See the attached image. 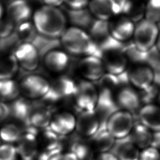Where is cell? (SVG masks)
<instances>
[{
	"mask_svg": "<svg viewBox=\"0 0 160 160\" xmlns=\"http://www.w3.org/2000/svg\"><path fill=\"white\" fill-rule=\"evenodd\" d=\"M54 160H78V159L75 153L70 151L62 154H59V155L55 157Z\"/></svg>",
	"mask_w": 160,
	"mask_h": 160,
	"instance_id": "obj_40",
	"label": "cell"
},
{
	"mask_svg": "<svg viewBox=\"0 0 160 160\" xmlns=\"http://www.w3.org/2000/svg\"><path fill=\"white\" fill-rule=\"evenodd\" d=\"M60 38L65 50L72 55L102 57L99 47L83 29L76 27L67 28Z\"/></svg>",
	"mask_w": 160,
	"mask_h": 160,
	"instance_id": "obj_2",
	"label": "cell"
},
{
	"mask_svg": "<svg viewBox=\"0 0 160 160\" xmlns=\"http://www.w3.org/2000/svg\"><path fill=\"white\" fill-rule=\"evenodd\" d=\"M20 92L30 99L45 98L49 93L51 83L42 76L30 74L22 78L19 83Z\"/></svg>",
	"mask_w": 160,
	"mask_h": 160,
	"instance_id": "obj_6",
	"label": "cell"
},
{
	"mask_svg": "<svg viewBox=\"0 0 160 160\" xmlns=\"http://www.w3.org/2000/svg\"><path fill=\"white\" fill-rule=\"evenodd\" d=\"M145 19L157 24L160 22V0H149L145 7Z\"/></svg>",
	"mask_w": 160,
	"mask_h": 160,
	"instance_id": "obj_31",
	"label": "cell"
},
{
	"mask_svg": "<svg viewBox=\"0 0 160 160\" xmlns=\"http://www.w3.org/2000/svg\"><path fill=\"white\" fill-rule=\"evenodd\" d=\"M3 14H4V8L2 4L0 2V20L2 19Z\"/></svg>",
	"mask_w": 160,
	"mask_h": 160,
	"instance_id": "obj_45",
	"label": "cell"
},
{
	"mask_svg": "<svg viewBox=\"0 0 160 160\" xmlns=\"http://www.w3.org/2000/svg\"><path fill=\"white\" fill-rule=\"evenodd\" d=\"M71 17L72 20L76 24L82 27L88 28L89 29L94 22L92 21V14L89 10L85 9L71 10ZM82 29V28H81Z\"/></svg>",
	"mask_w": 160,
	"mask_h": 160,
	"instance_id": "obj_29",
	"label": "cell"
},
{
	"mask_svg": "<svg viewBox=\"0 0 160 160\" xmlns=\"http://www.w3.org/2000/svg\"><path fill=\"white\" fill-rule=\"evenodd\" d=\"M9 109L7 108L4 102H0V123L7 118L9 113Z\"/></svg>",
	"mask_w": 160,
	"mask_h": 160,
	"instance_id": "obj_41",
	"label": "cell"
},
{
	"mask_svg": "<svg viewBox=\"0 0 160 160\" xmlns=\"http://www.w3.org/2000/svg\"><path fill=\"white\" fill-rule=\"evenodd\" d=\"M88 7L92 16L103 21L111 20L122 11L116 0H90Z\"/></svg>",
	"mask_w": 160,
	"mask_h": 160,
	"instance_id": "obj_8",
	"label": "cell"
},
{
	"mask_svg": "<svg viewBox=\"0 0 160 160\" xmlns=\"http://www.w3.org/2000/svg\"><path fill=\"white\" fill-rule=\"evenodd\" d=\"M18 65L14 55L0 59V78H12L17 71Z\"/></svg>",
	"mask_w": 160,
	"mask_h": 160,
	"instance_id": "obj_27",
	"label": "cell"
},
{
	"mask_svg": "<svg viewBox=\"0 0 160 160\" xmlns=\"http://www.w3.org/2000/svg\"><path fill=\"white\" fill-rule=\"evenodd\" d=\"M139 160H160V150L152 147L143 149L140 153Z\"/></svg>",
	"mask_w": 160,
	"mask_h": 160,
	"instance_id": "obj_37",
	"label": "cell"
},
{
	"mask_svg": "<svg viewBox=\"0 0 160 160\" xmlns=\"http://www.w3.org/2000/svg\"><path fill=\"white\" fill-rule=\"evenodd\" d=\"M77 84L71 78L62 76L58 78L51 84V89L48 94H50L52 100H58L72 96Z\"/></svg>",
	"mask_w": 160,
	"mask_h": 160,
	"instance_id": "obj_20",
	"label": "cell"
},
{
	"mask_svg": "<svg viewBox=\"0 0 160 160\" xmlns=\"http://www.w3.org/2000/svg\"><path fill=\"white\" fill-rule=\"evenodd\" d=\"M52 116L49 109L38 107L32 109L28 120L33 127L43 128L49 126Z\"/></svg>",
	"mask_w": 160,
	"mask_h": 160,
	"instance_id": "obj_25",
	"label": "cell"
},
{
	"mask_svg": "<svg viewBox=\"0 0 160 160\" xmlns=\"http://www.w3.org/2000/svg\"><path fill=\"white\" fill-rule=\"evenodd\" d=\"M15 23L9 18L0 20V38H6L11 34L14 29Z\"/></svg>",
	"mask_w": 160,
	"mask_h": 160,
	"instance_id": "obj_36",
	"label": "cell"
},
{
	"mask_svg": "<svg viewBox=\"0 0 160 160\" xmlns=\"http://www.w3.org/2000/svg\"><path fill=\"white\" fill-rule=\"evenodd\" d=\"M16 147L20 157L23 160H30L38 153V141L32 133H23L17 142Z\"/></svg>",
	"mask_w": 160,
	"mask_h": 160,
	"instance_id": "obj_21",
	"label": "cell"
},
{
	"mask_svg": "<svg viewBox=\"0 0 160 160\" xmlns=\"http://www.w3.org/2000/svg\"><path fill=\"white\" fill-rule=\"evenodd\" d=\"M151 147L160 150V132H153Z\"/></svg>",
	"mask_w": 160,
	"mask_h": 160,
	"instance_id": "obj_42",
	"label": "cell"
},
{
	"mask_svg": "<svg viewBox=\"0 0 160 160\" xmlns=\"http://www.w3.org/2000/svg\"><path fill=\"white\" fill-rule=\"evenodd\" d=\"M13 55L18 65L27 71H35L40 64L38 49L30 42L20 43L16 48Z\"/></svg>",
	"mask_w": 160,
	"mask_h": 160,
	"instance_id": "obj_7",
	"label": "cell"
},
{
	"mask_svg": "<svg viewBox=\"0 0 160 160\" xmlns=\"http://www.w3.org/2000/svg\"><path fill=\"white\" fill-rule=\"evenodd\" d=\"M134 125L133 114L119 109L108 118L106 128L116 139H120L129 136Z\"/></svg>",
	"mask_w": 160,
	"mask_h": 160,
	"instance_id": "obj_4",
	"label": "cell"
},
{
	"mask_svg": "<svg viewBox=\"0 0 160 160\" xmlns=\"http://www.w3.org/2000/svg\"><path fill=\"white\" fill-rule=\"evenodd\" d=\"M156 47L157 48L158 52L160 53V30L158 33V40L156 42Z\"/></svg>",
	"mask_w": 160,
	"mask_h": 160,
	"instance_id": "obj_44",
	"label": "cell"
},
{
	"mask_svg": "<svg viewBox=\"0 0 160 160\" xmlns=\"http://www.w3.org/2000/svg\"><path fill=\"white\" fill-rule=\"evenodd\" d=\"M76 117L69 111H61L53 115L49 127L58 136H68L76 130Z\"/></svg>",
	"mask_w": 160,
	"mask_h": 160,
	"instance_id": "obj_13",
	"label": "cell"
},
{
	"mask_svg": "<svg viewBox=\"0 0 160 160\" xmlns=\"http://www.w3.org/2000/svg\"><path fill=\"white\" fill-rule=\"evenodd\" d=\"M35 31L36 30L33 23L29 21L19 24L17 29L18 38L23 42H30Z\"/></svg>",
	"mask_w": 160,
	"mask_h": 160,
	"instance_id": "obj_33",
	"label": "cell"
},
{
	"mask_svg": "<svg viewBox=\"0 0 160 160\" xmlns=\"http://www.w3.org/2000/svg\"><path fill=\"white\" fill-rule=\"evenodd\" d=\"M72 96L79 111L94 110L98 102L99 91L92 82L84 80L77 84Z\"/></svg>",
	"mask_w": 160,
	"mask_h": 160,
	"instance_id": "obj_5",
	"label": "cell"
},
{
	"mask_svg": "<svg viewBox=\"0 0 160 160\" xmlns=\"http://www.w3.org/2000/svg\"><path fill=\"white\" fill-rule=\"evenodd\" d=\"M101 58L107 73L118 76L126 71L128 66L127 55L120 49L102 51Z\"/></svg>",
	"mask_w": 160,
	"mask_h": 160,
	"instance_id": "obj_10",
	"label": "cell"
},
{
	"mask_svg": "<svg viewBox=\"0 0 160 160\" xmlns=\"http://www.w3.org/2000/svg\"><path fill=\"white\" fill-rule=\"evenodd\" d=\"M140 122L152 132H160V107L152 103L144 105L138 112Z\"/></svg>",
	"mask_w": 160,
	"mask_h": 160,
	"instance_id": "obj_18",
	"label": "cell"
},
{
	"mask_svg": "<svg viewBox=\"0 0 160 160\" xmlns=\"http://www.w3.org/2000/svg\"><path fill=\"white\" fill-rule=\"evenodd\" d=\"M23 134L18 126L9 123L2 126L0 128V140L5 143L12 144L18 142Z\"/></svg>",
	"mask_w": 160,
	"mask_h": 160,
	"instance_id": "obj_26",
	"label": "cell"
},
{
	"mask_svg": "<svg viewBox=\"0 0 160 160\" xmlns=\"http://www.w3.org/2000/svg\"><path fill=\"white\" fill-rule=\"evenodd\" d=\"M18 99L13 102L12 112L14 117L18 119L24 120L27 118L29 119V115L31 112V108L29 103L23 100L18 101Z\"/></svg>",
	"mask_w": 160,
	"mask_h": 160,
	"instance_id": "obj_32",
	"label": "cell"
},
{
	"mask_svg": "<svg viewBox=\"0 0 160 160\" xmlns=\"http://www.w3.org/2000/svg\"><path fill=\"white\" fill-rule=\"evenodd\" d=\"M18 156H19L15 145L5 142L0 144V160H17Z\"/></svg>",
	"mask_w": 160,
	"mask_h": 160,
	"instance_id": "obj_34",
	"label": "cell"
},
{
	"mask_svg": "<svg viewBox=\"0 0 160 160\" xmlns=\"http://www.w3.org/2000/svg\"><path fill=\"white\" fill-rule=\"evenodd\" d=\"M20 94L19 83L13 78H0V102H13Z\"/></svg>",
	"mask_w": 160,
	"mask_h": 160,
	"instance_id": "obj_24",
	"label": "cell"
},
{
	"mask_svg": "<svg viewBox=\"0 0 160 160\" xmlns=\"http://www.w3.org/2000/svg\"><path fill=\"white\" fill-rule=\"evenodd\" d=\"M129 137L138 148L144 149L151 147L153 133L151 130L139 122L135 123Z\"/></svg>",
	"mask_w": 160,
	"mask_h": 160,
	"instance_id": "obj_22",
	"label": "cell"
},
{
	"mask_svg": "<svg viewBox=\"0 0 160 160\" xmlns=\"http://www.w3.org/2000/svg\"><path fill=\"white\" fill-rule=\"evenodd\" d=\"M115 98L120 109L129 111L132 114L139 111L142 104L140 95L131 87H122Z\"/></svg>",
	"mask_w": 160,
	"mask_h": 160,
	"instance_id": "obj_15",
	"label": "cell"
},
{
	"mask_svg": "<svg viewBox=\"0 0 160 160\" xmlns=\"http://www.w3.org/2000/svg\"><path fill=\"white\" fill-rule=\"evenodd\" d=\"M92 160H118V158L111 151L100 152L94 155Z\"/></svg>",
	"mask_w": 160,
	"mask_h": 160,
	"instance_id": "obj_39",
	"label": "cell"
},
{
	"mask_svg": "<svg viewBox=\"0 0 160 160\" xmlns=\"http://www.w3.org/2000/svg\"><path fill=\"white\" fill-rule=\"evenodd\" d=\"M108 23L110 35L118 42H125L133 37L136 26L128 17L117 16Z\"/></svg>",
	"mask_w": 160,
	"mask_h": 160,
	"instance_id": "obj_12",
	"label": "cell"
},
{
	"mask_svg": "<svg viewBox=\"0 0 160 160\" xmlns=\"http://www.w3.org/2000/svg\"><path fill=\"white\" fill-rule=\"evenodd\" d=\"M158 102H160V92H159V94H158Z\"/></svg>",
	"mask_w": 160,
	"mask_h": 160,
	"instance_id": "obj_46",
	"label": "cell"
},
{
	"mask_svg": "<svg viewBox=\"0 0 160 160\" xmlns=\"http://www.w3.org/2000/svg\"><path fill=\"white\" fill-rule=\"evenodd\" d=\"M100 126V122L95 110L80 111L76 117V130L83 138H91L94 136Z\"/></svg>",
	"mask_w": 160,
	"mask_h": 160,
	"instance_id": "obj_11",
	"label": "cell"
},
{
	"mask_svg": "<svg viewBox=\"0 0 160 160\" xmlns=\"http://www.w3.org/2000/svg\"><path fill=\"white\" fill-rule=\"evenodd\" d=\"M64 3L71 10L85 9L88 7L90 0H63Z\"/></svg>",
	"mask_w": 160,
	"mask_h": 160,
	"instance_id": "obj_38",
	"label": "cell"
},
{
	"mask_svg": "<svg viewBox=\"0 0 160 160\" xmlns=\"http://www.w3.org/2000/svg\"><path fill=\"white\" fill-rule=\"evenodd\" d=\"M118 160H139V148L132 142L129 136L116 139L111 151Z\"/></svg>",
	"mask_w": 160,
	"mask_h": 160,
	"instance_id": "obj_17",
	"label": "cell"
},
{
	"mask_svg": "<svg viewBox=\"0 0 160 160\" xmlns=\"http://www.w3.org/2000/svg\"><path fill=\"white\" fill-rule=\"evenodd\" d=\"M8 18L15 24L29 21L32 16L30 6L25 0H13L7 7Z\"/></svg>",
	"mask_w": 160,
	"mask_h": 160,
	"instance_id": "obj_19",
	"label": "cell"
},
{
	"mask_svg": "<svg viewBox=\"0 0 160 160\" xmlns=\"http://www.w3.org/2000/svg\"><path fill=\"white\" fill-rule=\"evenodd\" d=\"M32 23L41 35L50 38H60L67 29L66 17L58 7L43 5L32 14Z\"/></svg>",
	"mask_w": 160,
	"mask_h": 160,
	"instance_id": "obj_1",
	"label": "cell"
},
{
	"mask_svg": "<svg viewBox=\"0 0 160 160\" xmlns=\"http://www.w3.org/2000/svg\"><path fill=\"white\" fill-rule=\"evenodd\" d=\"M128 78L129 83L142 91L153 85L155 72L152 67L140 65L132 69L128 73Z\"/></svg>",
	"mask_w": 160,
	"mask_h": 160,
	"instance_id": "obj_14",
	"label": "cell"
},
{
	"mask_svg": "<svg viewBox=\"0 0 160 160\" xmlns=\"http://www.w3.org/2000/svg\"><path fill=\"white\" fill-rule=\"evenodd\" d=\"M159 32L157 24L146 19L140 20L134 31V46L140 51L149 52L156 46Z\"/></svg>",
	"mask_w": 160,
	"mask_h": 160,
	"instance_id": "obj_3",
	"label": "cell"
},
{
	"mask_svg": "<svg viewBox=\"0 0 160 160\" xmlns=\"http://www.w3.org/2000/svg\"><path fill=\"white\" fill-rule=\"evenodd\" d=\"M90 139L92 148L97 153L111 151L116 140L107 129L98 131Z\"/></svg>",
	"mask_w": 160,
	"mask_h": 160,
	"instance_id": "obj_23",
	"label": "cell"
},
{
	"mask_svg": "<svg viewBox=\"0 0 160 160\" xmlns=\"http://www.w3.org/2000/svg\"><path fill=\"white\" fill-rule=\"evenodd\" d=\"M78 70L85 80L91 82L99 81L106 73L102 58L95 56L83 58L78 64Z\"/></svg>",
	"mask_w": 160,
	"mask_h": 160,
	"instance_id": "obj_9",
	"label": "cell"
},
{
	"mask_svg": "<svg viewBox=\"0 0 160 160\" xmlns=\"http://www.w3.org/2000/svg\"><path fill=\"white\" fill-rule=\"evenodd\" d=\"M44 5H47L52 7H58L64 3L63 0H43Z\"/></svg>",
	"mask_w": 160,
	"mask_h": 160,
	"instance_id": "obj_43",
	"label": "cell"
},
{
	"mask_svg": "<svg viewBox=\"0 0 160 160\" xmlns=\"http://www.w3.org/2000/svg\"><path fill=\"white\" fill-rule=\"evenodd\" d=\"M142 94H139L142 102L145 105L151 104L152 101L155 99L158 96V91L156 86H153V85L149 87L148 88L142 91Z\"/></svg>",
	"mask_w": 160,
	"mask_h": 160,
	"instance_id": "obj_35",
	"label": "cell"
},
{
	"mask_svg": "<svg viewBox=\"0 0 160 160\" xmlns=\"http://www.w3.org/2000/svg\"><path fill=\"white\" fill-rule=\"evenodd\" d=\"M90 144L80 139L73 142L71 151L75 153L78 160H92L94 156Z\"/></svg>",
	"mask_w": 160,
	"mask_h": 160,
	"instance_id": "obj_28",
	"label": "cell"
},
{
	"mask_svg": "<svg viewBox=\"0 0 160 160\" xmlns=\"http://www.w3.org/2000/svg\"><path fill=\"white\" fill-rule=\"evenodd\" d=\"M69 56L66 52L53 49L47 52L43 58L45 68L53 73H60L64 71L69 65Z\"/></svg>",
	"mask_w": 160,
	"mask_h": 160,
	"instance_id": "obj_16",
	"label": "cell"
},
{
	"mask_svg": "<svg viewBox=\"0 0 160 160\" xmlns=\"http://www.w3.org/2000/svg\"><path fill=\"white\" fill-rule=\"evenodd\" d=\"M98 91L110 92L113 93L115 89L120 85L118 76L110 73H105L102 78L98 81Z\"/></svg>",
	"mask_w": 160,
	"mask_h": 160,
	"instance_id": "obj_30",
	"label": "cell"
}]
</instances>
